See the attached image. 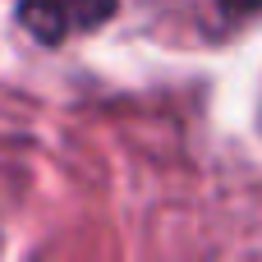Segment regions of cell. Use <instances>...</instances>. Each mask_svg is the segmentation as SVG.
<instances>
[{
    "instance_id": "cell-1",
    "label": "cell",
    "mask_w": 262,
    "mask_h": 262,
    "mask_svg": "<svg viewBox=\"0 0 262 262\" xmlns=\"http://www.w3.org/2000/svg\"><path fill=\"white\" fill-rule=\"evenodd\" d=\"M115 9H120V0H23L18 23L37 41L55 46V41H69L74 32H92V28L111 23Z\"/></svg>"
},
{
    "instance_id": "cell-2",
    "label": "cell",
    "mask_w": 262,
    "mask_h": 262,
    "mask_svg": "<svg viewBox=\"0 0 262 262\" xmlns=\"http://www.w3.org/2000/svg\"><path fill=\"white\" fill-rule=\"evenodd\" d=\"M221 9L230 18H253V14H262V0H221Z\"/></svg>"
}]
</instances>
